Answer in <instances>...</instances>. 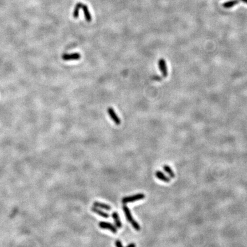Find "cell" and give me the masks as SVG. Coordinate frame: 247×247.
I'll use <instances>...</instances> for the list:
<instances>
[{
  "instance_id": "5bb4252c",
  "label": "cell",
  "mask_w": 247,
  "mask_h": 247,
  "mask_svg": "<svg viewBox=\"0 0 247 247\" xmlns=\"http://www.w3.org/2000/svg\"><path fill=\"white\" fill-rule=\"evenodd\" d=\"M164 170L170 175V177L171 178H174L175 177V174L174 173V172L173 171V170H172V168L170 167V166L167 165H165L163 167Z\"/></svg>"
},
{
  "instance_id": "ba28073f",
  "label": "cell",
  "mask_w": 247,
  "mask_h": 247,
  "mask_svg": "<svg viewBox=\"0 0 247 247\" xmlns=\"http://www.w3.org/2000/svg\"><path fill=\"white\" fill-rule=\"evenodd\" d=\"M155 174H156V176L157 177V178L158 179V180H161V181H164V182H165V183H169L170 182V177H167L163 172H162L161 171H160V170H157L156 172V173H155Z\"/></svg>"
},
{
  "instance_id": "7c38bea8",
  "label": "cell",
  "mask_w": 247,
  "mask_h": 247,
  "mask_svg": "<svg viewBox=\"0 0 247 247\" xmlns=\"http://www.w3.org/2000/svg\"><path fill=\"white\" fill-rule=\"evenodd\" d=\"M239 2L240 1L239 0H232L231 1H228V2H227L224 3H223V6L225 8H230L232 6L237 5V3H239Z\"/></svg>"
},
{
  "instance_id": "277c9868",
  "label": "cell",
  "mask_w": 247,
  "mask_h": 247,
  "mask_svg": "<svg viewBox=\"0 0 247 247\" xmlns=\"http://www.w3.org/2000/svg\"><path fill=\"white\" fill-rule=\"evenodd\" d=\"M108 114L110 117L112 121L117 125H119L121 123V120L117 115L114 110L112 108H108L107 109Z\"/></svg>"
},
{
  "instance_id": "52a82bcc",
  "label": "cell",
  "mask_w": 247,
  "mask_h": 247,
  "mask_svg": "<svg viewBox=\"0 0 247 247\" xmlns=\"http://www.w3.org/2000/svg\"><path fill=\"white\" fill-rule=\"evenodd\" d=\"M91 210H92L93 212H94V214H97L98 215H99L100 216H101V217H103L104 218H108L109 217V215L108 214V213H107V212L102 211L100 208H98L97 207H96L93 206V207H92Z\"/></svg>"
},
{
  "instance_id": "3957f363",
  "label": "cell",
  "mask_w": 247,
  "mask_h": 247,
  "mask_svg": "<svg viewBox=\"0 0 247 247\" xmlns=\"http://www.w3.org/2000/svg\"><path fill=\"white\" fill-rule=\"evenodd\" d=\"M98 226L100 228L103 230H108L109 231L112 232L113 233H116L117 232V230L116 226L113 225L112 224L108 223V222H105V221H101L98 224Z\"/></svg>"
},
{
  "instance_id": "9c48e42d",
  "label": "cell",
  "mask_w": 247,
  "mask_h": 247,
  "mask_svg": "<svg viewBox=\"0 0 247 247\" xmlns=\"http://www.w3.org/2000/svg\"><path fill=\"white\" fill-rule=\"evenodd\" d=\"M112 218H113L114 222L115 223L116 227H117L118 228H121L122 227V223H121V221L120 220V218L119 214L116 212H114L112 213Z\"/></svg>"
},
{
  "instance_id": "2e32d148",
  "label": "cell",
  "mask_w": 247,
  "mask_h": 247,
  "mask_svg": "<svg viewBox=\"0 0 247 247\" xmlns=\"http://www.w3.org/2000/svg\"><path fill=\"white\" fill-rule=\"evenodd\" d=\"M136 247V244L134 243H130L128 245L126 246V247Z\"/></svg>"
},
{
  "instance_id": "30bf717a",
  "label": "cell",
  "mask_w": 247,
  "mask_h": 247,
  "mask_svg": "<svg viewBox=\"0 0 247 247\" xmlns=\"http://www.w3.org/2000/svg\"><path fill=\"white\" fill-rule=\"evenodd\" d=\"M93 206H94L96 207H97V208L102 209H105L106 211H110V210L112 209V208L109 205L105 204V203L101 202H98V201H94L93 202Z\"/></svg>"
},
{
  "instance_id": "e0dca14e",
  "label": "cell",
  "mask_w": 247,
  "mask_h": 247,
  "mask_svg": "<svg viewBox=\"0 0 247 247\" xmlns=\"http://www.w3.org/2000/svg\"><path fill=\"white\" fill-rule=\"evenodd\" d=\"M241 1H242V2H243L244 3H247V0H240Z\"/></svg>"
},
{
  "instance_id": "8992f818",
  "label": "cell",
  "mask_w": 247,
  "mask_h": 247,
  "mask_svg": "<svg viewBox=\"0 0 247 247\" xmlns=\"http://www.w3.org/2000/svg\"><path fill=\"white\" fill-rule=\"evenodd\" d=\"M81 58V54L78 53H75L72 54H65L62 55V59L65 61L70 60H78Z\"/></svg>"
},
{
  "instance_id": "6da1fadb",
  "label": "cell",
  "mask_w": 247,
  "mask_h": 247,
  "mask_svg": "<svg viewBox=\"0 0 247 247\" xmlns=\"http://www.w3.org/2000/svg\"><path fill=\"white\" fill-rule=\"evenodd\" d=\"M123 212L125 214V215L126 216L127 221L130 223L132 226L134 228V229L136 231H139L141 229V227H140L139 223L133 218V217H132V215L131 214V212H130L129 208L125 204H124L123 206Z\"/></svg>"
},
{
  "instance_id": "7a4b0ae2",
  "label": "cell",
  "mask_w": 247,
  "mask_h": 247,
  "mask_svg": "<svg viewBox=\"0 0 247 247\" xmlns=\"http://www.w3.org/2000/svg\"><path fill=\"white\" fill-rule=\"evenodd\" d=\"M145 196L144 193H137L132 196H126L123 198L122 203L123 204H126L128 203L134 202L136 201L141 200L145 198Z\"/></svg>"
},
{
  "instance_id": "8fae6325",
  "label": "cell",
  "mask_w": 247,
  "mask_h": 247,
  "mask_svg": "<svg viewBox=\"0 0 247 247\" xmlns=\"http://www.w3.org/2000/svg\"><path fill=\"white\" fill-rule=\"evenodd\" d=\"M81 9H82V10L84 12L86 21H88V22H91L92 21V16L91 15L90 12L89 11L88 7L86 5L82 4V5L81 6Z\"/></svg>"
},
{
  "instance_id": "5b68a950",
  "label": "cell",
  "mask_w": 247,
  "mask_h": 247,
  "mask_svg": "<svg viewBox=\"0 0 247 247\" xmlns=\"http://www.w3.org/2000/svg\"><path fill=\"white\" fill-rule=\"evenodd\" d=\"M158 67L161 72L163 76L164 77H166L168 76V70L167 66L166 64V62L163 59H161L158 61Z\"/></svg>"
},
{
  "instance_id": "9a60e30c",
  "label": "cell",
  "mask_w": 247,
  "mask_h": 247,
  "mask_svg": "<svg viewBox=\"0 0 247 247\" xmlns=\"http://www.w3.org/2000/svg\"><path fill=\"white\" fill-rule=\"evenodd\" d=\"M115 246L117 247H123L121 242L120 240H117L115 243Z\"/></svg>"
},
{
  "instance_id": "4fadbf2b",
  "label": "cell",
  "mask_w": 247,
  "mask_h": 247,
  "mask_svg": "<svg viewBox=\"0 0 247 247\" xmlns=\"http://www.w3.org/2000/svg\"><path fill=\"white\" fill-rule=\"evenodd\" d=\"M82 4H83V3H81V2H78V3H77V4H76V6H75V9H74L73 13V17H74L75 18H78V15H79V11H80V9L81 8V6H82Z\"/></svg>"
}]
</instances>
